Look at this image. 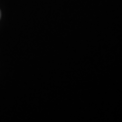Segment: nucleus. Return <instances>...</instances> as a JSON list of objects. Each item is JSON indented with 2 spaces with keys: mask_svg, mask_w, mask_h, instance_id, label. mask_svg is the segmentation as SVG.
Instances as JSON below:
<instances>
[{
  "mask_svg": "<svg viewBox=\"0 0 122 122\" xmlns=\"http://www.w3.org/2000/svg\"><path fill=\"white\" fill-rule=\"evenodd\" d=\"M0 17H1V12H0Z\"/></svg>",
  "mask_w": 122,
  "mask_h": 122,
  "instance_id": "obj_1",
  "label": "nucleus"
}]
</instances>
